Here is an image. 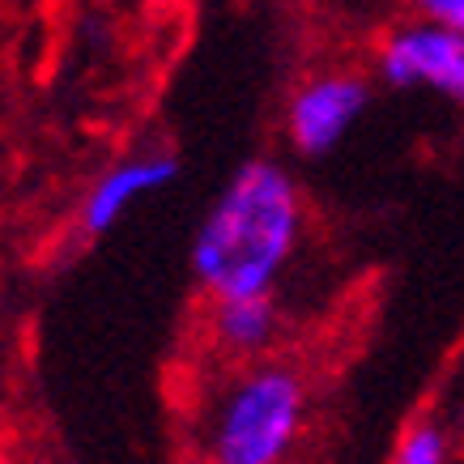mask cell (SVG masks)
Masks as SVG:
<instances>
[{"label":"cell","instance_id":"cell-1","mask_svg":"<svg viewBox=\"0 0 464 464\" xmlns=\"http://www.w3.org/2000/svg\"><path fill=\"white\" fill-rule=\"evenodd\" d=\"M303 235L295 175L256 158L222 188L192 243V273L209 298L273 295Z\"/></svg>","mask_w":464,"mask_h":464},{"label":"cell","instance_id":"cell-2","mask_svg":"<svg viewBox=\"0 0 464 464\" xmlns=\"http://www.w3.org/2000/svg\"><path fill=\"white\" fill-rule=\"evenodd\" d=\"M307 422V383L285 362H252L226 383L205 426L209 464H285Z\"/></svg>","mask_w":464,"mask_h":464},{"label":"cell","instance_id":"cell-3","mask_svg":"<svg viewBox=\"0 0 464 464\" xmlns=\"http://www.w3.org/2000/svg\"><path fill=\"white\" fill-rule=\"evenodd\" d=\"M375 72L392 90H418L464 107V30L422 14L405 17L375 43Z\"/></svg>","mask_w":464,"mask_h":464},{"label":"cell","instance_id":"cell-4","mask_svg":"<svg viewBox=\"0 0 464 464\" xmlns=\"http://www.w3.org/2000/svg\"><path fill=\"white\" fill-rule=\"evenodd\" d=\"M371 107V85L353 69H324L295 85L285 102V132L303 158L333 154Z\"/></svg>","mask_w":464,"mask_h":464},{"label":"cell","instance_id":"cell-5","mask_svg":"<svg viewBox=\"0 0 464 464\" xmlns=\"http://www.w3.org/2000/svg\"><path fill=\"white\" fill-rule=\"evenodd\" d=\"M179 162L170 154H132L124 162H115L99 183L90 188V197L82 205V230L85 235H107L132 205H141L145 197L162 192L167 183H175Z\"/></svg>","mask_w":464,"mask_h":464},{"label":"cell","instance_id":"cell-6","mask_svg":"<svg viewBox=\"0 0 464 464\" xmlns=\"http://www.w3.org/2000/svg\"><path fill=\"white\" fill-rule=\"evenodd\" d=\"M209 337L226 358L256 362L277 337V303H273V295L213 298Z\"/></svg>","mask_w":464,"mask_h":464},{"label":"cell","instance_id":"cell-7","mask_svg":"<svg viewBox=\"0 0 464 464\" xmlns=\"http://www.w3.org/2000/svg\"><path fill=\"white\" fill-rule=\"evenodd\" d=\"M392 464H448V435L435 422H418L396 443Z\"/></svg>","mask_w":464,"mask_h":464},{"label":"cell","instance_id":"cell-8","mask_svg":"<svg viewBox=\"0 0 464 464\" xmlns=\"http://www.w3.org/2000/svg\"><path fill=\"white\" fill-rule=\"evenodd\" d=\"M409 9L422 17H435V22H448V26L464 30V0H409Z\"/></svg>","mask_w":464,"mask_h":464},{"label":"cell","instance_id":"cell-9","mask_svg":"<svg viewBox=\"0 0 464 464\" xmlns=\"http://www.w3.org/2000/svg\"><path fill=\"white\" fill-rule=\"evenodd\" d=\"M150 5H154V9H175L179 0H150Z\"/></svg>","mask_w":464,"mask_h":464}]
</instances>
